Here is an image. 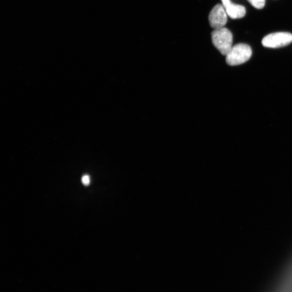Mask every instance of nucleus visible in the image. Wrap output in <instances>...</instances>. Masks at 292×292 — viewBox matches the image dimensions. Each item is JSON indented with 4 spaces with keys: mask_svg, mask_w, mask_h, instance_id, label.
<instances>
[{
    "mask_svg": "<svg viewBox=\"0 0 292 292\" xmlns=\"http://www.w3.org/2000/svg\"><path fill=\"white\" fill-rule=\"evenodd\" d=\"M210 24L215 30L224 27L228 21V14L223 6L218 4L213 9L209 15Z\"/></svg>",
    "mask_w": 292,
    "mask_h": 292,
    "instance_id": "20e7f679",
    "label": "nucleus"
},
{
    "mask_svg": "<svg viewBox=\"0 0 292 292\" xmlns=\"http://www.w3.org/2000/svg\"><path fill=\"white\" fill-rule=\"evenodd\" d=\"M226 13L233 19L240 18L246 14V9L243 6L233 4L230 0H221Z\"/></svg>",
    "mask_w": 292,
    "mask_h": 292,
    "instance_id": "39448f33",
    "label": "nucleus"
},
{
    "mask_svg": "<svg viewBox=\"0 0 292 292\" xmlns=\"http://www.w3.org/2000/svg\"><path fill=\"white\" fill-rule=\"evenodd\" d=\"M212 40L215 48L223 55L226 56L233 47V35L224 27L215 30L212 33Z\"/></svg>",
    "mask_w": 292,
    "mask_h": 292,
    "instance_id": "f257e3e1",
    "label": "nucleus"
},
{
    "mask_svg": "<svg viewBox=\"0 0 292 292\" xmlns=\"http://www.w3.org/2000/svg\"><path fill=\"white\" fill-rule=\"evenodd\" d=\"M252 51L251 47L243 43L233 46L226 55V62L230 65H237L247 62L251 57Z\"/></svg>",
    "mask_w": 292,
    "mask_h": 292,
    "instance_id": "f03ea898",
    "label": "nucleus"
},
{
    "mask_svg": "<svg viewBox=\"0 0 292 292\" xmlns=\"http://www.w3.org/2000/svg\"><path fill=\"white\" fill-rule=\"evenodd\" d=\"M292 42V35L287 32H278L266 36L262 44L267 48L276 49L284 47Z\"/></svg>",
    "mask_w": 292,
    "mask_h": 292,
    "instance_id": "7ed1b4c3",
    "label": "nucleus"
},
{
    "mask_svg": "<svg viewBox=\"0 0 292 292\" xmlns=\"http://www.w3.org/2000/svg\"><path fill=\"white\" fill-rule=\"evenodd\" d=\"M249 3L257 9H262L265 5V0H248Z\"/></svg>",
    "mask_w": 292,
    "mask_h": 292,
    "instance_id": "423d86ee",
    "label": "nucleus"
},
{
    "mask_svg": "<svg viewBox=\"0 0 292 292\" xmlns=\"http://www.w3.org/2000/svg\"><path fill=\"white\" fill-rule=\"evenodd\" d=\"M82 182L83 185L88 186L90 184V177L88 175H84L82 177Z\"/></svg>",
    "mask_w": 292,
    "mask_h": 292,
    "instance_id": "0eeeda50",
    "label": "nucleus"
}]
</instances>
